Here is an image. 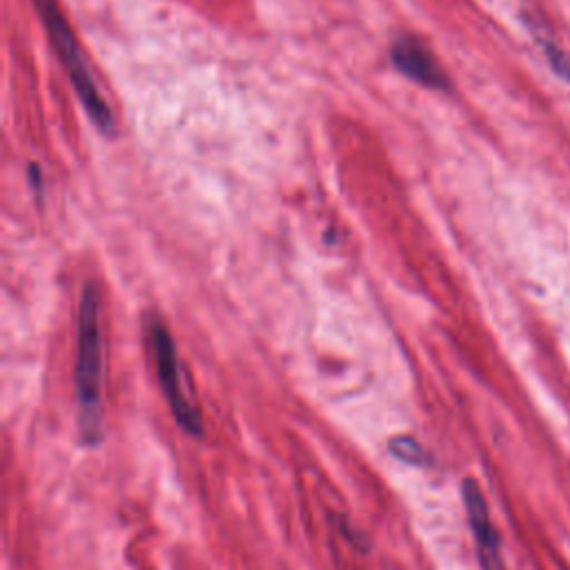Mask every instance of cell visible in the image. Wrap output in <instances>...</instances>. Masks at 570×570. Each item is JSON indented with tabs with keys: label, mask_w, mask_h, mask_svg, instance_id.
<instances>
[{
	"label": "cell",
	"mask_w": 570,
	"mask_h": 570,
	"mask_svg": "<svg viewBox=\"0 0 570 570\" xmlns=\"http://www.w3.org/2000/svg\"><path fill=\"white\" fill-rule=\"evenodd\" d=\"M532 33H534V40L539 42L541 51L546 53L550 67L557 71V76L566 78L570 82V60L568 56L554 47V42L550 40V36H546V31H541V27H532Z\"/></svg>",
	"instance_id": "cell-7"
},
{
	"label": "cell",
	"mask_w": 570,
	"mask_h": 570,
	"mask_svg": "<svg viewBox=\"0 0 570 570\" xmlns=\"http://www.w3.org/2000/svg\"><path fill=\"white\" fill-rule=\"evenodd\" d=\"M392 65L407 76L410 80L430 87V89H448V73L441 69L432 51L414 36H399L390 47Z\"/></svg>",
	"instance_id": "cell-5"
},
{
	"label": "cell",
	"mask_w": 570,
	"mask_h": 570,
	"mask_svg": "<svg viewBox=\"0 0 570 570\" xmlns=\"http://www.w3.org/2000/svg\"><path fill=\"white\" fill-rule=\"evenodd\" d=\"M105 356L100 334V298L94 283H87L78 307V352L73 390L78 403V432L85 445H98L105 436L102 421Z\"/></svg>",
	"instance_id": "cell-1"
},
{
	"label": "cell",
	"mask_w": 570,
	"mask_h": 570,
	"mask_svg": "<svg viewBox=\"0 0 570 570\" xmlns=\"http://www.w3.org/2000/svg\"><path fill=\"white\" fill-rule=\"evenodd\" d=\"M33 7L45 24V31L51 40V47L53 51L58 53L85 111L89 114V118L94 120V125L105 131V134H111L114 131V116H111V109L109 105L102 100L98 87H96V80L89 71V65L82 56V49H80V42L76 40L67 18L62 16L60 7L56 0H33Z\"/></svg>",
	"instance_id": "cell-2"
},
{
	"label": "cell",
	"mask_w": 570,
	"mask_h": 570,
	"mask_svg": "<svg viewBox=\"0 0 570 570\" xmlns=\"http://www.w3.org/2000/svg\"><path fill=\"white\" fill-rule=\"evenodd\" d=\"M149 345H151L163 396H165L176 423L189 436H203L200 410L196 407V403L191 401V396L185 390V379H183L174 338L160 321L149 323Z\"/></svg>",
	"instance_id": "cell-3"
},
{
	"label": "cell",
	"mask_w": 570,
	"mask_h": 570,
	"mask_svg": "<svg viewBox=\"0 0 570 570\" xmlns=\"http://www.w3.org/2000/svg\"><path fill=\"white\" fill-rule=\"evenodd\" d=\"M387 450H390L392 456H396L399 461H403L407 465H425L430 461V456L423 450V445L414 436H410V434L392 436L390 443H387Z\"/></svg>",
	"instance_id": "cell-6"
},
{
	"label": "cell",
	"mask_w": 570,
	"mask_h": 570,
	"mask_svg": "<svg viewBox=\"0 0 570 570\" xmlns=\"http://www.w3.org/2000/svg\"><path fill=\"white\" fill-rule=\"evenodd\" d=\"M461 499L468 514V523L474 537L476 557L481 563V570H505L503 557H501V539L492 523L485 497L474 479H463L461 483Z\"/></svg>",
	"instance_id": "cell-4"
}]
</instances>
